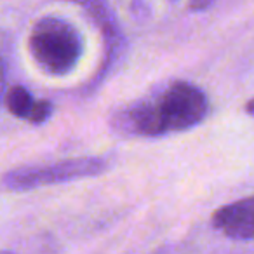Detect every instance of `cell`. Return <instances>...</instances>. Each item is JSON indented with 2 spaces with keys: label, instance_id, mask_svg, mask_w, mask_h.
Segmentation results:
<instances>
[{
  "label": "cell",
  "instance_id": "1",
  "mask_svg": "<svg viewBox=\"0 0 254 254\" xmlns=\"http://www.w3.org/2000/svg\"><path fill=\"white\" fill-rule=\"evenodd\" d=\"M209 99L198 85L174 80L119 108L112 131L122 138H164L193 129L209 115Z\"/></svg>",
  "mask_w": 254,
  "mask_h": 254
},
{
  "label": "cell",
  "instance_id": "2",
  "mask_svg": "<svg viewBox=\"0 0 254 254\" xmlns=\"http://www.w3.org/2000/svg\"><path fill=\"white\" fill-rule=\"evenodd\" d=\"M28 51L44 73L64 77L80 61L84 40L70 21L60 16H44L30 30Z\"/></svg>",
  "mask_w": 254,
  "mask_h": 254
},
{
  "label": "cell",
  "instance_id": "3",
  "mask_svg": "<svg viewBox=\"0 0 254 254\" xmlns=\"http://www.w3.org/2000/svg\"><path fill=\"white\" fill-rule=\"evenodd\" d=\"M110 160L105 157H73L51 164L26 166L11 169L0 178V187L5 191H30L51 185L68 183V181L94 178L106 173Z\"/></svg>",
  "mask_w": 254,
  "mask_h": 254
},
{
  "label": "cell",
  "instance_id": "4",
  "mask_svg": "<svg viewBox=\"0 0 254 254\" xmlns=\"http://www.w3.org/2000/svg\"><path fill=\"white\" fill-rule=\"evenodd\" d=\"M66 2H73L78 7L84 9L89 18L101 30L103 40H105V61H103L101 71H99V78H101L124 51L126 39L120 32L119 21L110 7L108 0H66Z\"/></svg>",
  "mask_w": 254,
  "mask_h": 254
},
{
  "label": "cell",
  "instance_id": "5",
  "mask_svg": "<svg viewBox=\"0 0 254 254\" xmlns=\"http://www.w3.org/2000/svg\"><path fill=\"white\" fill-rule=\"evenodd\" d=\"M212 226L232 240H254V195L219 207L212 214Z\"/></svg>",
  "mask_w": 254,
  "mask_h": 254
},
{
  "label": "cell",
  "instance_id": "6",
  "mask_svg": "<svg viewBox=\"0 0 254 254\" xmlns=\"http://www.w3.org/2000/svg\"><path fill=\"white\" fill-rule=\"evenodd\" d=\"M4 103L12 115L32 124V126H40V124L47 122L54 113L53 103L47 99H35L32 92L23 85H12L5 92Z\"/></svg>",
  "mask_w": 254,
  "mask_h": 254
},
{
  "label": "cell",
  "instance_id": "7",
  "mask_svg": "<svg viewBox=\"0 0 254 254\" xmlns=\"http://www.w3.org/2000/svg\"><path fill=\"white\" fill-rule=\"evenodd\" d=\"M216 0H188V11L191 12H204L214 5Z\"/></svg>",
  "mask_w": 254,
  "mask_h": 254
},
{
  "label": "cell",
  "instance_id": "8",
  "mask_svg": "<svg viewBox=\"0 0 254 254\" xmlns=\"http://www.w3.org/2000/svg\"><path fill=\"white\" fill-rule=\"evenodd\" d=\"M4 85H5V75H4V63L0 58V103L4 101Z\"/></svg>",
  "mask_w": 254,
  "mask_h": 254
},
{
  "label": "cell",
  "instance_id": "9",
  "mask_svg": "<svg viewBox=\"0 0 254 254\" xmlns=\"http://www.w3.org/2000/svg\"><path fill=\"white\" fill-rule=\"evenodd\" d=\"M244 110H246L247 115L254 117V98H253V99H249V101L246 103V106H244Z\"/></svg>",
  "mask_w": 254,
  "mask_h": 254
},
{
  "label": "cell",
  "instance_id": "10",
  "mask_svg": "<svg viewBox=\"0 0 254 254\" xmlns=\"http://www.w3.org/2000/svg\"><path fill=\"white\" fill-rule=\"evenodd\" d=\"M0 254H16V253H11V251H0Z\"/></svg>",
  "mask_w": 254,
  "mask_h": 254
}]
</instances>
